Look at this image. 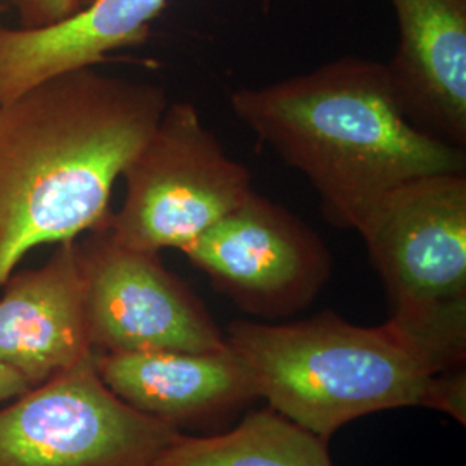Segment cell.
<instances>
[{
    "label": "cell",
    "mask_w": 466,
    "mask_h": 466,
    "mask_svg": "<svg viewBox=\"0 0 466 466\" xmlns=\"http://www.w3.org/2000/svg\"><path fill=\"white\" fill-rule=\"evenodd\" d=\"M400 46L385 65L400 109L421 132L466 147V0H390Z\"/></svg>",
    "instance_id": "30bf717a"
},
{
    "label": "cell",
    "mask_w": 466,
    "mask_h": 466,
    "mask_svg": "<svg viewBox=\"0 0 466 466\" xmlns=\"http://www.w3.org/2000/svg\"><path fill=\"white\" fill-rule=\"evenodd\" d=\"M0 298V365L35 387L94 354L80 242L67 240L42 267L13 273Z\"/></svg>",
    "instance_id": "9c48e42d"
},
{
    "label": "cell",
    "mask_w": 466,
    "mask_h": 466,
    "mask_svg": "<svg viewBox=\"0 0 466 466\" xmlns=\"http://www.w3.org/2000/svg\"><path fill=\"white\" fill-rule=\"evenodd\" d=\"M80 254L94 352L227 348L208 308L167 269L159 252L119 242L104 223L80 242Z\"/></svg>",
    "instance_id": "ba28073f"
},
{
    "label": "cell",
    "mask_w": 466,
    "mask_h": 466,
    "mask_svg": "<svg viewBox=\"0 0 466 466\" xmlns=\"http://www.w3.org/2000/svg\"><path fill=\"white\" fill-rule=\"evenodd\" d=\"M167 104L159 85L94 67L0 104V287L30 250L107 221L113 187Z\"/></svg>",
    "instance_id": "6da1fadb"
},
{
    "label": "cell",
    "mask_w": 466,
    "mask_h": 466,
    "mask_svg": "<svg viewBox=\"0 0 466 466\" xmlns=\"http://www.w3.org/2000/svg\"><path fill=\"white\" fill-rule=\"evenodd\" d=\"M167 0H90L42 28L0 26V104L56 75L94 67L113 50L142 44Z\"/></svg>",
    "instance_id": "7c38bea8"
},
{
    "label": "cell",
    "mask_w": 466,
    "mask_h": 466,
    "mask_svg": "<svg viewBox=\"0 0 466 466\" xmlns=\"http://www.w3.org/2000/svg\"><path fill=\"white\" fill-rule=\"evenodd\" d=\"M150 466H333L327 441L267 406L209 437L178 433Z\"/></svg>",
    "instance_id": "4fadbf2b"
},
{
    "label": "cell",
    "mask_w": 466,
    "mask_h": 466,
    "mask_svg": "<svg viewBox=\"0 0 466 466\" xmlns=\"http://www.w3.org/2000/svg\"><path fill=\"white\" fill-rule=\"evenodd\" d=\"M182 252L237 308L268 319L308 308L332 273L323 238L256 190Z\"/></svg>",
    "instance_id": "52a82bcc"
},
{
    "label": "cell",
    "mask_w": 466,
    "mask_h": 466,
    "mask_svg": "<svg viewBox=\"0 0 466 466\" xmlns=\"http://www.w3.org/2000/svg\"><path fill=\"white\" fill-rule=\"evenodd\" d=\"M15 7L21 28H42L56 25L80 9L78 0H2Z\"/></svg>",
    "instance_id": "5bb4252c"
},
{
    "label": "cell",
    "mask_w": 466,
    "mask_h": 466,
    "mask_svg": "<svg viewBox=\"0 0 466 466\" xmlns=\"http://www.w3.org/2000/svg\"><path fill=\"white\" fill-rule=\"evenodd\" d=\"M30 387L25 382L16 371L0 365V402H9L23 392H26Z\"/></svg>",
    "instance_id": "9a60e30c"
},
{
    "label": "cell",
    "mask_w": 466,
    "mask_h": 466,
    "mask_svg": "<svg viewBox=\"0 0 466 466\" xmlns=\"http://www.w3.org/2000/svg\"><path fill=\"white\" fill-rule=\"evenodd\" d=\"M102 382L137 411L178 429L258 398L248 368L219 350L96 352Z\"/></svg>",
    "instance_id": "8fae6325"
},
{
    "label": "cell",
    "mask_w": 466,
    "mask_h": 466,
    "mask_svg": "<svg viewBox=\"0 0 466 466\" xmlns=\"http://www.w3.org/2000/svg\"><path fill=\"white\" fill-rule=\"evenodd\" d=\"M178 433L115 396L94 352L0 408V466H150Z\"/></svg>",
    "instance_id": "8992f818"
},
{
    "label": "cell",
    "mask_w": 466,
    "mask_h": 466,
    "mask_svg": "<svg viewBox=\"0 0 466 466\" xmlns=\"http://www.w3.org/2000/svg\"><path fill=\"white\" fill-rule=\"evenodd\" d=\"M230 107L306 177L325 218L344 230L358 232L400 185L466 171L463 147L421 132L404 115L379 61L340 57L275 84L238 88Z\"/></svg>",
    "instance_id": "7a4b0ae2"
},
{
    "label": "cell",
    "mask_w": 466,
    "mask_h": 466,
    "mask_svg": "<svg viewBox=\"0 0 466 466\" xmlns=\"http://www.w3.org/2000/svg\"><path fill=\"white\" fill-rule=\"evenodd\" d=\"M225 342L258 398L327 442L356 418L398 408L466 423L465 368L444 370L389 319L361 327L332 311L280 325L237 319Z\"/></svg>",
    "instance_id": "3957f363"
},
{
    "label": "cell",
    "mask_w": 466,
    "mask_h": 466,
    "mask_svg": "<svg viewBox=\"0 0 466 466\" xmlns=\"http://www.w3.org/2000/svg\"><path fill=\"white\" fill-rule=\"evenodd\" d=\"M125 199L106 227L135 249L184 250L254 192L249 169L221 146L192 102H169L121 175Z\"/></svg>",
    "instance_id": "5b68a950"
},
{
    "label": "cell",
    "mask_w": 466,
    "mask_h": 466,
    "mask_svg": "<svg viewBox=\"0 0 466 466\" xmlns=\"http://www.w3.org/2000/svg\"><path fill=\"white\" fill-rule=\"evenodd\" d=\"M88 2H90V0H78V4H80V9H82V7H84V5H86V4H88Z\"/></svg>",
    "instance_id": "2e32d148"
},
{
    "label": "cell",
    "mask_w": 466,
    "mask_h": 466,
    "mask_svg": "<svg viewBox=\"0 0 466 466\" xmlns=\"http://www.w3.org/2000/svg\"><path fill=\"white\" fill-rule=\"evenodd\" d=\"M358 233L382 279L389 321L444 368L466 360V173L396 187Z\"/></svg>",
    "instance_id": "277c9868"
}]
</instances>
